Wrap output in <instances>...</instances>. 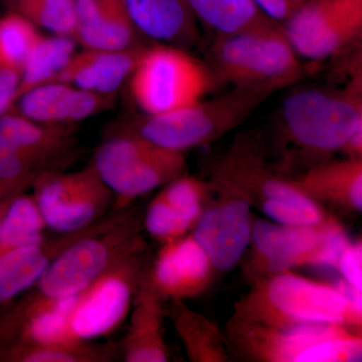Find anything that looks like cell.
Instances as JSON below:
<instances>
[{
  "mask_svg": "<svg viewBox=\"0 0 362 362\" xmlns=\"http://www.w3.org/2000/svg\"><path fill=\"white\" fill-rule=\"evenodd\" d=\"M233 315L266 325L335 324L362 329V292L286 271L251 283Z\"/></svg>",
  "mask_w": 362,
  "mask_h": 362,
  "instance_id": "6da1fadb",
  "label": "cell"
},
{
  "mask_svg": "<svg viewBox=\"0 0 362 362\" xmlns=\"http://www.w3.org/2000/svg\"><path fill=\"white\" fill-rule=\"evenodd\" d=\"M343 281L356 291L362 292V243L349 240L342 250L337 264Z\"/></svg>",
  "mask_w": 362,
  "mask_h": 362,
  "instance_id": "836d02e7",
  "label": "cell"
},
{
  "mask_svg": "<svg viewBox=\"0 0 362 362\" xmlns=\"http://www.w3.org/2000/svg\"><path fill=\"white\" fill-rule=\"evenodd\" d=\"M271 20L283 23L289 18L295 7L291 0H252Z\"/></svg>",
  "mask_w": 362,
  "mask_h": 362,
  "instance_id": "d590c367",
  "label": "cell"
},
{
  "mask_svg": "<svg viewBox=\"0 0 362 362\" xmlns=\"http://www.w3.org/2000/svg\"><path fill=\"white\" fill-rule=\"evenodd\" d=\"M161 194L194 226L206 206L209 197V181L181 175L166 185Z\"/></svg>",
  "mask_w": 362,
  "mask_h": 362,
  "instance_id": "d6a6232c",
  "label": "cell"
},
{
  "mask_svg": "<svg viewBox=\"0 0 362 362\" xmlns=\"http://www.w3.org/2000/svg\"><path fill=\"white\" fill-rule=\"evenodd\" d=\"M74 40L84 49L123 51L140 45L123 0H75Z\"/></svg>",
  "mask_w": 362,
  "mask_h": 362,
  "instance_id": "ac0fdd59",
  "label": "cell"
},
{
  "mask_svg": "<svg viewBox=\"0 0 362 362\" xmlns=\"http://www.w3.org/2000/svg\"><path fill=\"white\" fill-rule=\"evenodd\" d=\"M71 134L69 125L35 122L13 110L0 117V139L40 162L49 171L69 153Z\"/></svg>",
  "mask_w": 362,
  "mask_h": 362,
  "instance_id": "603a6c76",
  "label": "cell"
},
{
  "mask_svg": "<svg viewBox=\"0 0 362 362\" xmlns=\"http://www.w3.org/2000/svg\"><path fill=\"white\" fill-rule=\"evenodd\" d=\"M209 183L206 206L192 233L216 271H230L250 247L252 206L244 194L220 175L213 173Z\"/></svg>",
  "mask_w": 362,
  "mask_h": 362,
  "instance_id": "4fadbf2b",
  "label": "cell"
},
{
  "mask_svg": "<svg viewBox=\"0 0 362 362\" xmlns=\"http://www.w3.org/2000/svg\"><path fill=\"white\" fill-rule=\"evenodd\" d=\"M168 314L192 362H228L225 334L216 323L190 309L185 300H173Z\"/></svg>",
  "mask_w": 362,
  "mask_h": 362,
  "instance_id": "cb8c5ba5",
  "label": "cell"
},
{
  "mask_svg": "<svg viewBox=\"0 0 362 362\" xmlns=\"http://www.w3.org/2000/svg\"><path fill=\"white\" fill-rule=\"evenodd\" d=\"M142 225L152 238L162 244L180 239L194 228V223L175 209L159 192L152 199Z\"/></svg>",
  "mask_w": 362,
  "mask_h": 362,
  "instance_id": "1f68e13d",
  "label": "cell"
},
{
  "mask_svg": "<svg viewBox=\"0 0 362 362\" xmlns=\"http://www.w3.org/2000/svg\"><path fill=\"white\" fill-rule=\"evenodd\" d=\"M14 195L8 197V199H7L6 201L2 202L1 206H0V225H1L2 218H4V214H6L7 207H8L9 204H11V199H13Z\"/></svg>",
  "mask_w": 362,
  "mask_h": 362,
  "instance_id": "74e56055",
  "label": "cell"
},
{
  "mask_svg": "<svg viewBox=\"0 0 362 362\" xmlns=\"http://www.w3.org/2000/svg\"><path fill=\"white\" fill-rule=\"evenodd\" d=\"M76 44L73 37L40 35L21 69L16 101L26 92L45 84L63 70L76 52Z\"/></svg>",
  "mask_w": 362,
  "mask_h": 362,
  "instance_id": "484cf974",
  "label": "cell"
},
{
  "mask_svg": "<svg viewBox=\"0 0 362 362\" xmlns=\"http://www.w3.org/2000/svg\"><path fill=\"white\" fill-rule=\"evenodd\" d=\"M37 26L21 14L6 11L0 16V61L21 73L28 54L39 40Z\"/></svg>",
  "mask_w": 362,
  "mask_h": 362,
  "instance_id": "f546056e",
  "label": "cell"
},
{
  "mask_svg": "<svg viewBox=\"0 0 362 362\" xmlns=\"http://www.w3.org/2000/svg\"><path fill=\"white\" fill-rule=\"evenodd\" d=\"M141 228L140 214L131 209L105 216L54 259L35 285L37 292L54 299L77 296L117 262L147 246Z\"/></svg>",
  "mask_w": 362,
  "mask_h": 362,
  "instance_id": "5b68a950",
  "label": "cell"
},
{
  "mask_svg": "<svg viewBox=\"0 0 362 362\" xmlns=\"http://www.w3.org/2000/svg\"><path fill=\"white\" fill-rule=\"evenodd\" d=\"M116 195V211L183 175L185 152L163 148L139 136L120 134L98 149L92 164Z\"/></svg>",
  "mask_w": 362,
  "mask_h": 362,
  "instance_id": "9c48e42d",
  "label": "cell"
},
{
  "mask_svg": "<svg viewBox=\"0 0 362 362\" xmlns=\"http://www.w3.org/2000/svg\"><path fill=\"white\" fill-rule=\"evenodd\" d=\"M20 82L21 71L0 61V117L13 110Z\"/></svg>",
  "mask_w": 362,
  "mask_h": 362,
  "instance_id": "e575fe53",
  "label": "cell"
},
{
  "mask_svg": "<svg viewBox=\"0 0 362 362\" xmlns=\"http://www.w3.org/2000/svg\"><path fill=\"white\" fill-rule=\"evenodd\" d=\"M45 228L35 197L21 192L14 195L0 225V254L42 242Z\"/></svg>",
  "mask_w": 362,
  "mask_h": 362,
  "instance_id": "4316f807",
  "label": "cell"
},
{
  "mask_svg": "<svg viewBox=\"0 0 362 362\" xmlns=\"http://www.w3.org/2000/svg\"><path fill=\"white\" fill-rule=\"evenodd\" d=\"M109 97L64 83H47L18 98L16 112L35 122L70 125L101 111Z\"/></svg>",
  "mask_w": 362,
  "mask_h": 362,
  "instance_id": "e0dca14e",
  "label": "cell"
},
{
  "mask_svg": "<svg viewBox=\"0 0 362 362\" xmlns=\"http://www.w3.org/2000/svg\"><path fill=\"white\" fill-rule=\"evenodd\" d=\"M54 239L9 250L0 254V303L11 301L35 286L49 264L75 240L94 230L100 221Z\"/></svg>",
  "mask_w": 362,
  "mask_h": 362,
  "instance_id": "ffe728a7",
  "label": "cell"
},
{
  "mask_svg": "<svg viewBox=\"0 0 362 362\" xmlns=\"http://www.w3.org/2000/svg\"><path fill=\"white\" fill-rule=\"evenodd\" d=\"M350 331L361 332L335 324L277 327L233 315L223 334L230 357L255 362H306L317 344Z\"/></svg>",
  "mask_w": 362,
  "mask_h": 362,
  "instance_id": "5bb4252c",
  "label": "cell"
},
{
  "mask_svg": "<svg viewBox=\"0 0 362 362\" xmlns=\"http://www.w3.org/2000/svg\"><path fill=\"white\" fill-rule=\"evenodd\" d=\"M141 37L187 49L202 45L199 23L185 0H123Z\"/></svg>",
  "mask_w": 362,
  "mask_h": 362,
  "instance_id": "d6986e66",
  "label": "cell"
},
{
  "mask_svg": "<svg viewBox=\"0 0 362 362\" xmlns=\"http://www.w3.org/2000/svg\"><path fill=\"white\" fill-rule=\"evenodd\" d=\"M281 132L288 143L312 161L340 152L362 124V71L342 87H304L290 93L281 106Z\"/></svg>",
  "mask_w": 362,
  "mask_h": 362,
  "instance_id": "3957f363",
  "label": "cell"
},
{
  "mask_svg": "<svg viewBox=\"0 0 362 362\" xmlns=\"http://www.w3.org/2000/svg\"><path fill=\"white\" fill-rule=\"evenodd\" d=\"M164 315L163 301L144 279L133 301L129 329L121 347L124 361H169L170 354L164 337Z\"/></svg>",
  "mask_w": 362,
  "mask_h": 362,
  "instance_id": "7402d4cb",
  "label": "cell"
},
{
  "mask_svg": "<svg viewBox=\"0 0 362 362\" xmlns=\"http://www.w3.org/2000/svg\"><path fill=\"white\" fill-rule=\"evenodd\" d=\"M296 187L319 204H329L349 213H361L362 160L343 157L312 164L299 177Z\"/></svg>",
  "mask_w": 362,
  "mask_h": 362,
  "instance_id": "44dd1931",
  "label": "cell"
},
{
  "mask_svg": "<svg viewBox=\"0 0 362 362\" xmlns=\"http://www.w3.org/2000/svg\"><path fill=\"white\" fill-rule=\"evenodd\" d=\"M150 264L147 246L140 247L77 295L69 319L71 335L89 341L115 330L132 308Z\"/></svg>",
  "mask_w": 362,
  "mask_h": 362,
  "instance_id": "30bf717a",
  "label": "cell"
},
{
  "mask_svg": "<svg viewBox=\"0 0 362 362\" xmlns=\"http://www.w3.org/2000/svg\"><path fill=\"white\" fill-rule=\"evenodd\" d=\"M33 187L45 225L61 233L77 232L102 220L114 197L93 165L73 173L45 171Z\"/></svg>",
  "mask_w": 362,
  "mask_h": 362,
  "instance_id": "8fae6325",
  "label": "cell"
},
{
  "mask_svg": "<svg viewBox=\"0 0 362 362\" xmlns=\"http://www.w3.org/2000/svg\"><path fill=\"white\" fill-rule=\"evenodd\" d=\"M185 1L197 23L206 28L213 37H228L273 21L252 0Z\"/></svg>",
  "mask_w": 362,
  "mask_h": 362,
  "instance_id": "d4e9b609",
  "label": "cell"
},
{
  "mask_svg": "<svg viewBox=\"0 0 362 362\" xmlns=\"http://www.w3.org/2000/svg\"><path fill=\"white\" fill-rule=\"evenodd\" d=\"M340 153L346 158L362 160V124L349 136Z\"/></svg>",
  "mask_w": 362,
  "mask_h": 362,
  "instance_id": "8d00e7d4",
  "label": "cell"
},
{
  "mask_svg": "<svg viewBox=\"0 0 362 362\" xmlns=\"http://www.w3.org/2000/svg\"><path fill=\"white\" fill-rule=\"evenodd\" d=\"M45 171L40 162L0 139V197L20 194Z\"/></svg>",
  "mask_w": 362,
  "mask_h": 362,
  "instance_id": "4dcf8cb0",
  "label": "cell"
},
{
  "mask_svg": "<svg viewBox=\"0 0 362 362\" xmlns=\"http://www.w3.org/2000/svg\"><path fill=\"white\" fill-rule=\"evenodd\" d=\"M216 272L209 255L190 233L162 244L145 282L163 302L185 300L204 294L213 284Z\"/></svg>",
  "mask_w": 362,
  "mask_h": 362,
  "instance_id": "9a60e30c",
  "label": "cell"
},
{
  "mask_svg": "<svg viewBox=\"0 0 362 362\" xmlns=\"http://www.w3.org/2000/svg\"><path fill=\"white\" fill-rule=\"evenodd\" d=\"M282 26L300 58L320 63L361 40L362 0H307Z\"/></svg>",
  "mask_w": 362,
  "mask_h": 362,
  "instance_id": "7c38bea8",
  "label": "cell"
},
{
  "mask_svg": "<svg viewBox=\"0 0 362 362\" xmlns=\"http://www.w3.org/2000/svg\"><path fill=\"white\" fill-rule=\"evenodd\" d=\"M349 240L337 220L322 226H288L270 220L254 221L251 252L243 271L252 283L301 267L335 269Z\"/></svg>",
  "mask_w": 362,
  "mask_h": 362,
  "instance_id": "ba28073f",
  "label": "cell"
},
{
  "mask_svg": "<svg viewBox=\"0 0 362 362\" xmlns=\"http://www.w3.org/2000/svg\"><path fill=\"white\" fill-rule=\"evenodd\" d=\"M213 173L232 183L269 220L288 226H322L334 220L318 202L278 175L267 159L265 145L254 131L235 136Z\"/></svg>",
  "mask_w": 362,
  "mask_h": 362,
  "instance_id": "277c9868",
  "label": "cell"
},
{
  "mask_svg": "<svg viewBox=\"0 0 362 362\" xmlns=\"http://www.w3.org/2000/svg\"><path fill=\"white\" fill-rule=\"evenodd\" d=\"M206 63L218 83L273 95L313 74L302 63L281 23L272 21L245 32L211 39Z\"/></svg>",
  "mask_w": 362,
  "mask_h": 362,
  "instance_id": "7a4b0ae2",
  "label": "cell"
},
{
  "mask_svg": "<svg viewBox=\"0 0 362 362\" xmlns=\"http://www.w3.org/2000/svg\"><path fill=\"white\" fill-rule=\"evenodd\" d=\"M117 350L111 345L90 344L89 341L68 343H16L6 358L18 362H109Z\"/></svg>",
  "mask_w": 362,
  "mask_h": 362,
  "instance_id": "83f0119b",
  "label": "cell"
},
{
  "mask_svg": "<svg viewBox=\"0 0 362 362\" xmlns=\"http://www.w3.org/2000/svg\"><path fill=\"white\" fill-rule=\"evenodd\" d=\"M293 6H294L295 8L296 7L301 6L302 4H304L305 1H307V0H291Z\"/></svg>",
  "mask_w": 362,
  "mask_h": 362,
  "instance_id": "f35d334b",
  "label": "cell"
},
{
  "mask_svg": "<svg viewBox=\"0 0 362 362\" xmlns=\"http://www.w3.org/2000/svg\"><path fill=\"white\" fill-rule=\"evenodd\" d=\"M57 35L73 37L76 30L75 0H20L6 7Z\"/></svg>",
  "mask_w": 362,
  "mask_h": 362,
  "instance_id": "f1b7e54d",
  "label": "cell"
},
{
  "mask_svg": "<svg viewBox=\"0 0 362 362\" xmlns=\"http://www.w3.org/2000/svg\"><path fill=\"white\" fill-rule=\"evenodd\" d=\"M145 47L140 45L123 51L85 49L75 52L63 70L47 83H64L111 96L130 77Z\"/></svg>",
  "mask_w": 362,
  "mask_h": 362,
  "instance_id": "2e32d148",
  "label": "cell"
},
{
  "mask_svg": "<svg viewBox=\"0 0 362 362\" xmlns=\"http://www.w3.org/2000/svg\"><path fill=\"white\" fill-rule=\"evenodd\" d=\"M129 78L133 100L149 116L189 106L218 84L206 61L164 44L146 45Z\"/></svg>",
  "mask_w": 362,
  "mask_h": 362,
  "instance_id": "52a82bcc",
  "label": "cell"
},
{
  "mask_svg": "<svg viewBox=\"0 0 362 362\" xmlns=\"http://www.w3.org/2000/svg\"><path fill=\"white\" fill-rule=\"evenodd\" d=\"M272 96L262 90L232 88L228 92L160 115L131 121L121 134L139 136L163 148L185 152L204 146L240 127Z\"/></svg>",
  "mask_w": 362,
  "mask_h": 362,
  "instance_id": "8992f818",
  "label": "cell"
}]
</instances>
